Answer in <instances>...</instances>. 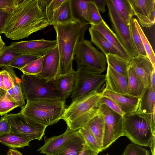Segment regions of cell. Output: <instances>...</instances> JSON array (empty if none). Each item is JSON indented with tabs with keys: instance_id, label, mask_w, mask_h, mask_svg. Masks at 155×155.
<instances>
[{
	"instance_id": "1",
	"label": "cell",
	"mask_w": 155,
	"mask_h": 155,
	"mask_svg": "<svg viewBox=\"0 0 155 155\" xmlns=\"http://www.w3.org/2000/svg\"><path fill=\"white\" fill-rule=\"evenodd\" d=\"M47 0H20L8 12L2 31L7 38L18 40L50 25L46 13Z\"/></svg>"
},
{
	"instance_id": "2",
	"label": "cell",
	"mask_w": 155,
	"mask_h": 155,
	"mask_svg": "<svg viewBox=\"0 0 155 155\" xmlns=\"http://www.w3.org/2000/svg\"><path fill=\"white\" fill-rule=\"evenodd\" d=\"M56 33L60 63L58 75L72 72V62L78 43L84 38L89 24H82L73 20L53 25Z\"/></svg>"
},
{
	"instance_id": "3",
	"label": "cell",
	"mask_w": 155,
	"mask_h": 155,
	"mask_svg": "<svg viewBox=\"0 0 155 155\" xmlns=\"http://www.w3.org/2000/svg\"><path fill=\"white\" fill-rule=\"evenodd\" d=\"M101 96V92L95 91L77 98L65 108L61 119L70 129L78 130L100 112L98 103Z\"/></svg>"
},
{
	"instance_id": "4",
	"label": "cell",
	"mask_w": 155,
	"mask_h": 155,
	"mask_svg": "<svg viewBox=\"0 0 155 155\" xmlns=\"http://www.w3.org/2000/svg\"><path fill=\"white\" fill-rule=\"evenodd\" d=\"M155 113L145 114L137 111L124 114L123 134L134 144L149 147L155 136Z\"/></svg>"
},
{
	"instance_id": "5",
	"label": "cell",
	"mask_w": 155,
	"mask_h": 155,
	"mask_svg": "<svg viewBox=\"0 0 155 155\" xmlns=\"http://www.w3.org/2000/svg\"><path fill=\"white\" fill-rule=\"evenodd\" d=\"M65 102L50 100L27 101L20 112L27 118L47 127L61 119L65 109Z\"/></svg>"
},
{
	"instance_id": "6",
	"label": "cell",
	"mask_w": 155,
	"mask_h": 155,
	"mask_svg": "<svg viewBox=\"0 0 155 155\" xmlns=\"http://www.w3.org/2000/svg\"><path fill=\"white\" fill-rule=\"evenodd\" d=\"M21 78L23 94L27 101L62 100L52 80L48 81L38 75L24 74Z\"/></svg>"
},
{
	"instance_id": "7",
	"label": "cell",
	"mask_w": 155,
	"mask_h": 155,
	"mask_svg": "<svg viewBox=\"0 0 155 155\" xmlns=\"http://www.w3.org/2000/svg\"><path fill=\"white\" fill-rule=\"evenodd\" d=\"M74 60L77 64V69L83 68L101 74L106 68L105 55L96 48L91 41L84 38L78 44Z\"/></svg>"
},
{
	"instance_id": "8",
	"label": "cell",
	"mask_w": 155,
	"mask_h": 155,
	"mask_svg": "<svg viewBox=\"0 0 155 155\" xmlns=\"http://www.w3.org/2000/svg\"><path fill=\"white\" fill-rule=\"evenodd\" d=\"M104 118V132L102 150H105L120 137L123 136V116L105 104L99 106Z\"/></svg>"
},
{
	"instance_id": "9",
	"label": "cell",
	"mask_w": 155,
	"mask_h": 155,
	"mask_svg": "<svg viewBox=\"0 0 155 155\" xmlns=\"http://www.w3.org/2000/svg\"><path fill=\"white\" fill-rule=\"evenodd\" d=\"M4 116L11 125L10 133L26 137L31 140H42L46 126L27 118L20 112L16 114H6Z\"/></svg>"
},
{
	"instance_id": "10",
	"label": "cell",
	"mask_w": 155,
	"mask_h": 155,
	"mask_svg": "<svg viewBox=\"0 0 155 155\" xmlns=\"http://www.w3.org/2000/svg\"><path fill=\"white\" fill-rule=\"evenodd\" d=\"M75 74V84L71 96L72 102L92 91H98L105 82V75L84 68L77 69Z\"/></svg>"
},
{
	"instance_id": "11",
	"label": "cell",
	"mask_w": 155,
	"mask_h": 155,
	"mask_svg": "<svg viewBox=\"0 0 155 155\" xmlns=\"http://www.w3.org/2000/svg\"><path fill=\"white\" fill-rule=\"evenodd\" d=\"M112 27L130 57L139 55L132 37L130 25L125 23L115 10L110 0H105Z\"/></svg>"
},
{
	"instance_id": "12",
	"label": "cell",
	"mask_w": 155,
	"mask_h": 155,
	"mask_svg": "<svg viewBox=\"0 0 155 155\" xmlns=\"http://www.w3.org/2000/svg\"><path fill=\"white\" fill-rule=\"evenodd\" d=\"M57 44L56 40L51 41L41 39L12 42L10 45L20 54L41 57L51 51Z\"/></svg>"
},
{
	"instance_id": "13",
	"label": "cell",
	"mask_w": 155,
	"mask_h": 155,
	"mask_svg": "<svg viewBox=\"0 0 155 155\" xmlns=\"http://www.w3.org/2000/svg\"><path fill=\"white\" fill-rule=\"evenodd\" d=\"M138 22L143 27H150L155 24V0H128Z\"/></svg>"
},
{
	"instance_id": "14",
	"label": "cell",
	"mask_w": 155,
	"mask_h": 155,
	"mask_svg": "<svg viewBox=\"0 0 155 155\" xmlns=\"http://www.w3.org/2000/svg\"><path fill=\"white\" fill-rule=\"evenodd\" d=\"M129 64L132 66L143 83L145 89L151 86L154 67L147 56L139 55L130 58L128 60Z\"/></svg>"
},
{
	"instance_id": "15",
	"label": "cell",
	"mask_w": 155,
	"mask_h": 155,
	"mask_svg": "<svg viewBox=\"0 0 155 155\" xmlns=\"http://www.w3.org/2000/svg\"><path fill=\"white\" fill-rule=\"evenodd\" d=\"M102 96L114 101L118 106L124 114H131L136 112L138 109L140 98L129 94H123L113 92L104 89Z\"/></svg>"
},
{
	"instance_id": "16",
	"label": "cell",
	"mask_w": 155,
	"mask_h": 155,
	"mask_svg": "<svg viewBox=\"0 0 155 155\" xmlns=\"http://www.w3.org/2000/svg\"><path fill=\"white\" fill-rule=\"evenodd\" d=\"M60 59L58 47L56 46L44 55L41 71L38 75L48 81L54 79L59 74Z\"/></svg>"
},
{
	"instance_id": "17",
	"label": "cell",
	"mask_w": 155,
	"mask_h": 155,
	"mask_svg": "<svg viewBox=\"0 0 155 155\" xmlns=\"http://www.w3.org/2000/svg\"><path fill=\"white\" fill-rule=\"evenodd\" d=\"M78 133V130H74L67 127L62 134L47 138L44 137L45 143L38 149L42 153L47 155H55L57 152L69 139Z\"/></svg>"
},
{
	"instance_id": "18",
	"label": "cell",
	"mask_w": 155,
	"mask_h": 155,
	"mask_svg": "<svg viewBox=\"0 0 155 155\" xmlns=\"http://www.w3.org/2000/svg\"><path fill=\"white\" fill-rule=\"evenodd\" d=\"M105 89L123 94H128L127 77L118 73L109 65L105 74Z\"/></svg>"
},
{
	"instance_id": "19",
	"label": "cell",
	"mask_w": 155,
	"mask_h": 155,
	"mask_svg": "<svg viewBox=\"0 0 155 155\" xmlns=\"http://www.w3.org/2000/svg\"><path fill=\"white\" fill-rule=\"evenodd\" d=\"M75 71L58 75L52 80L55 89L62 101H65L74 90L75 83Z\"/></svg>"
},
{
	"instance_id": "20",
	"label": "cell",
	"mask_w": 155,
	"mask_h": 155,
	"mask_svg": "<svg viewBox=\"0 0 155 155\" xmlns=\"http://www.w3.org/2000/svg\"><path fill=\"white\" fill-rule=\"evenodd\" d=\"M89 31L91 42L105 55L111 54L125 59L122 54L98 31L90 27Z\"/></svg>"
},
{
	"instance_id": "21",
	"label": "cell",
	"mask_w": 155,
	"mask_h": 155,
	"mask_svg": "<svg viewBox=\"0 0 155 155\" xmlns=\"http://www.w3.org/2000/svg\"><path fill=\"white\" fill-rule=\"evenodd\" d=\"M91 27L100 33L122 54L125 59L128 60L130 58L126 51L115 33L110 28L104 20L99 24L91 25Z\"/></svg>"
},
{
	"instance_id": "22",
	"label": "cell",
	"mask_w": 155,
	"mask_h": 155,
	"mask_svg": "<svg viewBox=\"0 0 155 155\" xmlns=\"http://www.w3.org/2000/svg\"><path fill=\"white\" fill-rule=\"evenodd\" d=\"M85 143L83 138L78 132L68 139L55 155H79Z\"/></svg>"
},
{
	"instance_id": "23",
	"label": "cell",
	"mask_w": 155,
	"mask_h": 155,
	"mask_svg": "<svg viewBox=\"0 0 155 155\" xmlns=\"http://www.w3.org/2000/svg\"><path fill=\"white\" fill-rule=\"evenodd\" d=\"M127 77L128 94L140 98L146 89L134 68L129 64Z\"/></svg>"
},
{
	"instance_id": "24",
	"label": "cell",
	"mask_w": 155,
	"mask_h": 155,
	"mask_svg": "<svg viewBox=\"0 0 155 155\" xmlns=\"http://www.w3.org/2000/svg\"><path fill=\"white\" fill-rule=\"evenodd\" d=\"M73 20L70 0H65L53 12L50 25L53 26L58 23H68Z\"/></svg>"
},
{
	"instance_id": "25",
	"label": "cell",
	"mask_w": 155,
	"mask_h": 155,
	"mask_svg": "<svg viewBox=\"0 0 155 155\" xmlns=\"http://www.w3.org/2000/svg\"><path fill=\"white\" fill-rule=\"evenodd\" d=\"M155 89L152 86L145 89L140 98L139 112L145 114L155 113Z\"/></svg>"
},
{
	"instance_id": "26",
	"label": "cell",
	"mask_w": 155,
	"mask_h": 155,
	"mask_svg": "<svg viewBox=\"0 0 155 155\" xmlns=\"http://www.w3.org/2000/svg\"><path fill=\"white\" fill-rule=\"evenodd\" d=\"M73 19L84 24H90L87 15L89 1L70 0Z\"/></svg>"
},
{
	"instance_id": "27",
	"label": "cell",
	"mask_w": 155,
	"mask_h": 155,
	"mask_svg": "<svg viewBox=\"0 0 155 155\" xmlns=\"http://www.w3.org/2000/svg\"><path fill=\"white\" fill-rule=\"evenodd\" d=\"M115 10L124 22L130 25L134 13L128 0H110Z\"/></svg>"
},
{
	"instance_id": "28",
	"label": "cell",
	"mask_w": 155,
	"mask_h": 155,
	"mask_svg": "<svg viewBox=\"0 0 155 155\" xmlns=\"http://www.w3.org/2000/svg\"><path fill=\"white\" fill-rule=\"evenodd\" d=\"M31 141L26 137L11 133L0 136V143L13 149L29 146Z\"/></svg>"
},
{
	"instance_id": "29",
	"label": "cell",
	"mask_w": 155,
	"mask_h": 155,
	"mask_svg": "<svg viewBox=\"0 0 155 155\" xmlns=\"http://www.w3.org/2000/svg\"><path fill=\"white\" fill-rule=\"evenodd\" d=\"M86 124L90 129L101 149L104 132V118L103 114L100 111Z\"/></svg>"
},
{
	"instance_id": "30",
	"label": "cell",
	"mask_w": 155,
	"mask_h": 155,
	"mask_svg": "<svg viewBox=\"0 0 155 155\" xmlns=\"http://www.w3.org/2000/svg\"><path fill=\"white\" fill-rule=\"evenodd\" d=\"M3 68L7 70L9 73L12 83L15 100L22 109L25 106V104L21 86V80L17 77L13 68L6 66Z\"/></svg>"
},
{
	"instance_id": "31",
	"label": "cell",
	"mask_w": 155,
	"mask_h": 155,
	"mask_svg": "<svg viewBox=\"0 0 155 155\" xmlns=\"http://www.w3.org/2000/svg\"><path fill=\"white\" fill-rule=\"evenodd\" d=\"M105 55L107 65H110L117 72L127 77L129 65L128 60L111 54H108Z\"/></svg>"
},
{
	"instance_id": "32",
	"label": "cell",
	"mask_w": 155,
	"mask_h": 155,
	"mask_svg": "<svg viewBox=\"0 0 155 155\" xmlns=\"http://www.w3.org/2000/svg\"><path fill=\"white\" fill-rule=\"evenodd\" d=\"M84 140L85 143L93 150L99 153L102 151L95 137L86 124L78 130Z\"/></svg>"
},
{
	"instance_id": "33",
	"label": "cell",
	"mask_w": 155,
	"mask_h": 155,
	"mask_svg": "<svg viewBox=\"0 0 155 155\" xmlns=\"http://www.w3.org/2000/svg\"><path fill=\"white\" fill-rule=\"evenodd\" d=\"M138 31L140 35L142 42L147 55L153 66L155 68V56L154 51L151 45L145 35L138 21L133 18Z\"/></svg>"
},
{
	"instance_id": "34",
	"label": "cell",
	"mask_w": 155,
	"mask_h": 155,
	"mask_svg": "<svg viewBox=\"0 0 155 155\" xmlns=\"http://www.w3.org/2000/svg\"><path fill=\"white\" fill-rule=\"evenodd\" d=\"M44 57V55L31 62L19 69L24 74L38 75L42 71Z\"/></svg>"
},
{
	"instance_id": "35",
	"label": "cell",
	"mask_w": 155,
	"mask_h": 155,
	"mask_svg": "<svg viewBox=\"0 0 155 155\" xmlns=\"http://www.w3.org/2000/svg\"><path fill=\"white\" fill-rule=\"evenodd\" d=\"M20 54L10 45L5 46L0 53V68L8 66L10 63Z\"/></svg>"
},
{
	"instance_id": "36",
	"label": "cell",
	"mask_w": 155,
	"mask_h": 155,
	"mask_svg": "<svg viewBox=\"0 0 155 155\" xmlns=\"http://www.w3.org/2000/svg\"><path fill=\"white\" fill-rule=\"evenodd\" d=\"M130 27L134 43L139 55L147 56L133 18L131 20Z\"/></svg>"
},
{
	"instance_id": "37",
	"label": "cell",
	"mask_w": 155,
	"mask_h": 155,
	"mask_svg": "<svg viewBox=\"0 0 155 155\" xmlns=\"http://www.w3.org/2000/svg\"><path fill=\"white\" fill-rule=\"evenodd\" d=\"M87 15L91 25H98L103 20L93 0L89 1Z\"/></svg>"
},
{
	"instance_id": "38",
	"label": "cell",
	"mask_w": 155,
	"mask_h": 155,
	"mask_svg": "<svg viewBox=\"0 0 155 155\" xmlns=\"http://www.w3.org/2000/svg\"><path fill=\"white\" fill-rule=\"evenodd\" d=\"M19 107V104L15 100L9 98L5 95L0 97V115H5Z\"/></svg>"
},
{
	"instance_id": "39",
	"label": "cell",
	"mask_w": 155,
	"mask_h": 155,
	"mask_svg": "<svg viewBox=\"0 0 155 155\" xmlns=\"http://www.w3.org/2000/svg\"><path fill=\"white\" fill-rule=\"evenodd\" d=\"M40 57L32 55L20 54L10 63L8 66L19 69Z\"/></svg>"
},
{
	"instance_id": "40",
	"label": "cell",
	"mask_w": 155,
	"mask_h": 155,
	"mask_svg": "<svg viewBox=\"0 0 155 155\" xmlns=\"http://www.w3.org/2000/svg\"><path fill=\"white\" fill-rule=\"evenodd\" d=\"M121 155H150V151L140 146L130 143L126 147Z\"/></svg>"
},
{
	"instance_id": "41",
	"label": "cell",
	"mask_w": 155,
	"mask_h": 155,
	"mask_svg": "<svg viewBox=\"0 0 155 155\" xmlns=\"http://www.w3.org/2000/svg\"><path fill=\"white\" fill-rule=\"evenodd\" d=\"M65 0H48L46 6V13L50 25L52 15L54 11L58 8Z\"/></svg>"
},
{
	"instance_id": "42",
	"label": "cell",
	"mask_w": 155,
	"mask_h": 155,
	"mask_svg": "<svg viewBox=\"0 0 155 155\" xmlns=\"http://www.w3.org/2000/svg\"><path fill=\"white\" fill-rule=\"evenodd\" d=\"M103 104H105L114 111L122 116H123L124 114L119 107L114 101L111 99L102 96L98 102V106L99 107L101 105Z\"/></svg>"
},
{
	"instance_id": "43",
	"label": "cell",
	"mask_w": 155,
	"mask_h": 155,
	"mask_svg": "<svg viewBox=\"0 0 155 155\" xmlns=\"http://www.w3.org/2000/svg\"><path fill=\"white\" fill-rule=\"evenodd\" d=\"M20 0H0V10L9 11L15 8Z\"/></svg>"
},
{
	"instance_id": "44",
	"label": "cell",
	"mask_w": 155,
	"mask_h": 155,
	"mask_svg": "<svg viewBox=\"0 0 155 155\" xmlns=\"http://www.w3.org/2000/svg\"><path fill=\"white\" fill-rule=\"evenodd\" d=\"M11 130V125L4 115L0 119V136L9 134Z\"/></svg>"
},
{
	"instance_id": "45",
	"label": "cell",
	"mask_w": 155,
	"mask_h": 155,
	"mask_svg": "<svg viewBox=\"0 0 155 155\" xmlns=\"http://www.w3.org/2000/svg\"><path fill=\"white\" fill-rule=\"evenodd\" d=\"M2 70L3 84L5 90L7 91L13 87L12 82L8 71L3 68Z\"/></svg>"
},
{
	"instance_id": "46",
	"label": "cell",
	"mask_w": 155,
	"mask_h": 155,
	"mask_svg": "<svg viewBox=\"0 0 155 155\" xmlns=\"http://www.w3.org/2000/svg\"><path fill=\"white\" fill-rule=\"evenodd\" d=\"M97 8L100 12L104 13L106 10L105 8L106 5L105 0H93Z\"/></svg>"
},
{
	"instance_id": "47",
	"label": "cell",
	"mask_w": 155,
	"mask_h": 155,
	"mask_svg": "<svg viewBox=\"0 0 155 155\" xmlns=\"http://www.w3.org/2000/svg\"><path fill=\"white\" fill-rule=\"evenodd\" d=\"M98 153L92 150L85 143L79 155H98Z\"/></svg>"
},
{
	"instance_id": "48",
	"label": "cell",
	"mask_w": 155,
	"mask_h": 155,
	"mask_svg": "<svg viewBox=\"0 0 155 155\" xmlns=\"http://www.w3.org/2000/svg\"><path fill=\"white\" fill-rule=\"evenodd\" d=\"M8 12L0 10V35L2 34V31Z\"/></svg>"
},
{
	"instance_id": "49",
	"label": "cell",
	"mask_w": 155,
	"mask_h": 155,
	"mask_svg": "<svg viewBox=\"0 0 155 155\" xmlns=\"http://www.w3.org/2000/svg\"><path fill=\"white\" fill-rule=\"evenodd\" d=\"M5 96L9 98L15 100V93L13 87L7 91Z\"/></svg>"
},
{
	"instance_id": "50",
	"label": "cell",
	"mask_w": 155,
	"mask_h": 155,
	"mask_svg": "<svg viewBox=\"0 0 155 155\" xmlns=\"http://www.w3.org/2000/svg\"><path fill=\"white\" fill-rule=\"evenodd\" d=\"M7 154L11 155H23L21 153L17 150L12 149H9Z\"/></svg>"
},
{
	"instance_id": "51",
	"label": "cell",
	"mask_w": 155,
	"mask_h": 155,
	"mask_svg": "<svg viewBox=\"0 0 155 155\" xmlns=\"http://www.w3.org/2000/svg\"><path fill=\"white\" fill-rule=\"evenodd\" d=\"M149 147L150 148L152 155H155V137H153Z\"/></svg>"
},
{
	"instance_id": "52",
	"label": "cell",
	"mask_w": 155,
	"mask_h": 155,
	"mask_svg": "<svg viewBox=\"0 0 155 155\" xmlns=\"http://www.w3.org/2000/svg\"><path fill=\"white\" fill-rule=\"evenodd\" d=\"M151 86L155 89V70L153 71L152 76Z\"/></svg>"
},
{
	"instance_id": "53",
	"label": "cell",
	"mask_w": 155,
	"mask_h": 155,
	"mask_svg": "<svg viewBox=\"0 0 155 155\" xmlns=\"http://www.w3.org/2000/svg\"><path fill=\"white\" fill-rule=\"evenodd\" d=\"M0 87L5 90L3 84V76L2 70L0 71Z\"/></svg>"
},
{
	"instance_id": "54",
	"label": "cell",
	"mask_w": 155,
	"mask_h": 155,
	"mask_svg": "<svg viewBox=\"0 0 155 155\" xmlns=\"http://www.w3.org/2000/svg\"><path fill=\"white\" fill-rule=\"evenodd\" d=\"M5 46V43L2 39L1 36L0 35V53L2 52Z\"/></svg>"
},
{
	"instance_id": "55",
	"label": "cell",
	"mask_w": 155,
	"mask_h": 155,
	"mask_svg": "<svg viewBox=\"0 0 155 155\" xmlns=\"http://www.w3.org/2000/svg\"><path fill=\"white\" fill-rule=\"evenodd\" d=\"M7 91L0 87V97L4 96L5 95Z\"/></svg>"
},
{
	"instance_id": "56",
	"label": "cell",
	"mask_w": 155,
	"mask_h": 155,
	"mask_svg": "<svg viewBox=\"0 0 155 155\" xmlns=\"http://www.w3.org/2000/svg\"><path fill=\"white\" fill-rule=\"evenodd\" d=\"M7 155H10V154H7Z\"/></svg>"
},
{
	"instance_id": "57",
	"label": "cell",
	"mask_w": 155,
	"mask_h": 155,
	"mask_svg": "<svg viewBox=\"0 0 155 155\" xmlns=\"http://www.w3.org/2000/svg\"><path fill=\"white\" fill-rule=\"evenodd\" d=\"M108 155V154H107V155Z\"/></svg>"
}]
</instances>
